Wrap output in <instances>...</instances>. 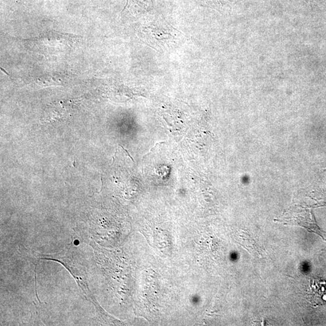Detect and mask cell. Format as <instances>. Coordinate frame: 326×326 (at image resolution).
Wrapping results in <instances>:
<instances>
[{
	"label": "cell",
	"instance_id": "obj_2",
	"mask_svg": "<svg viewBox=\"0 0 326 326\" xmlns=\"http://www.w3.org/2000/svg\"><path fill=\"white\" fill-rule=\"evenodd\" d=\"M295 218V219H290V221L287 222H293V224H297L306 228L309 232L317 234L321 236L324 241H326V233L317 225L315 218L312 215L309 216L304 213L303 216L298 215Z\"/></svg>",
	"mask_w": 326,
	"mask_h": 326
},
{
	"label": "cell",
	"instance_id": "obj_1",
	"mask_svg": "<svg viewBox=\"0 0 326 326\" xmlns=\"http://www.w3.org/2000/svg\"><path fill=\"white\" fill-rule=\"evenodd\" d=\"M72 255V252H67V253L65 252L64 253L56 254L55 256H50V258H45V259L58 261V262H61L62 265H64L65 267L69 269L73 276L75 278L79 286L81 287L86 299L93 303L96 306V309H97L96 301H95V299L88 286L87 281L86 280L85 271H81V268H78V266H77L78 263L75 262H75L73 261L74 257Z\"/></svg>",
	"mask_w": 326,
	"mask_h": 326
}]
</instances>
